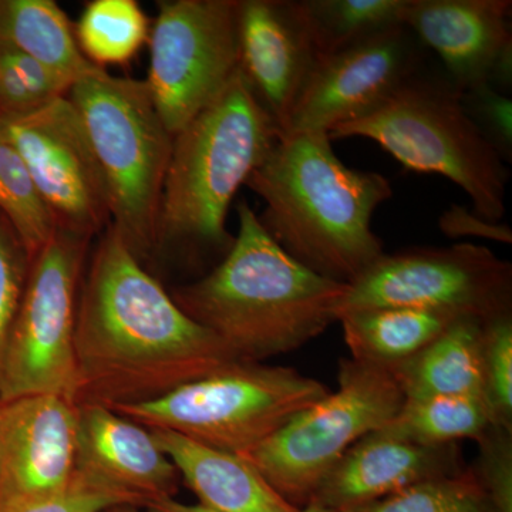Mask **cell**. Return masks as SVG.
Wrapping results in <instances>:
<instances>
[{"label": "cell", "instance_id": "6da1fadb", "mask_svg": "<svg viewBox=\"0 0 512 512\" xmlns=\"http://www.w3.org/2000/svg\"><path fill=\"white\" fill-rule=\"evenodd\" d=\"M76 404L153 402L239 360L184 313L111 225L80 286Z\"/></svg>", "mask_w": 512, "mask_h": 512}, {"label": "cell", "instance_id": "7a4b0ae2", "mask_svg": "<svg viewBox=\"0 0 512 512\" xmlns=\"http://www.w3.org/2000/svg\"><path fill=\"white\" fill-rule=\"evenodd\" d=\"M245 185L265 202V231L315 274L350 284L384 254L372 220L392 184L343 164L328 133L279 137Z\"/></svg>", "mask_w": 512, "mask_h": 512}, {"label": "cell", "instance_id": "3957f363", "mask_svg": "<svg viewBox=\"0 0 512 512\" xmlns=\"http://www.w3.org/2000/svg\"><path fill=\"white\" fill-rule=\"evenodd\" d=\"M237 211L238 234L228 254L171 296L239 360L262 362L302 348L338 322L348 284L299 264L248 202H239Z\"/></svg>", "mask_w": 512, "mask_h": 512}, {"label": "cell", "instance_id": "277c9868", "mask_svg": "<svg viewBox=\"0 0 512 512\" xmlns=\"http://www.w3.org/2000/svg\"><path fill=\"white\" fill-rule=\"evenodd\" d=\"M279 137L274 119L238 69L220 97L174 137L158 248L178 245L191 254L217 252L224 258L235 238L225 227L229 207Z\"/></svg>", "mask_w": 512, "mask_h": 512}, {"label": "cell", "instance_id": "5b68a950", "mask_svg": "<svg viewBox=\"0 0 512 512\" xmlns=\"http://www.w3.org/2000/svg\"><path fill=\"white\" fill-rule=\"evenodd\" d=\"M328 136L369 138L406 170L456 184L484 220L504 218L508 165L474 126L461 93L444 74L424 67L372 113L332 128Z\"/></svg>", "mask_w": 512, "mask_h": 512}, {"label": "cell", "instance_id": "8992f818", "mask_svg": "<svg viewBox=\"0 0 512 512\" xmlns=\"http://www.w3.org/2000/svg\"><path fill=\"white\" fill-rule=\"evenodd\" d=\"M67 97L103 174L110 225L141 262L158 249V217L174 137L146 80L111 76L100 67L74 82Z\"/></svg>", "mask_w": 512, "mask_h": 512}, {"label": "cell", "instance_id": "52a82bcc", "mask_svg": "<svg viewBox=\"0 0 512 512\" xmlns=\"http://www.w3.org/2000/svg\"><path fill=\"white\" fill-rule=\"evenodd\" d=\"M329 393L292 367L235 360L161 399L111 410L147 429L245 456Z\"/></svg>", "mask_w": 512, "mask_h": 512}, {"label": "cell", "instance_id": "ba28073f", "mask_svg": "<svg viewBox=\"0 0 512 512\" xmlns=\"http://www.w3.org/2000/svg\"><path fill=\"white\" fill-rule=\"evenodd\" d=\"M339 389L293 416L264 443L241 456L293 507L303 508L350 447L383 429L404 403L392 373L343 359Z\"/></svg>", "mask_w": 512, "mask_h": 512}, {"label": "cell", "instance_id": "9c48e42d", "mask_svg": "<svg viewBox=\"0 0 512 512\" xmlns=\"http://www.w3.org/2000/svg\"><path fill=\"white\" fill-rule=\"evenodd\" d=\"M90 242L57 229L30 262L6 350L0 402L49 394L76 404L74 330Z\"/></svg>", "mask_w": 512, "mask_h": 512}, {"label": "cell", "instance_id": "30bf717a", "mask_svg": "<svg viewBox=\"0 0 512 512\" xmlns=\"http://www.w3.org/2000/svg\"><path fill=\"white\" fill-rule=\"evenodd\" d=\"M379 308L430 309L490 322L512 313V265L467 242L383 254L348 284L338 322Z\"/></svg>", "mask_w": 512, "mask_h": 512}, {"label": "cell", "instance_id": "8fae6325", "mask_svg": "<svg viewBox=\"0 0 512 512\" xmlns=\"http://www.w3.org/2000/svg\"><path fill=\"white\" fill-rule=\"evenodd\" d=\"M238 2L158 3L146 83L173 137L214 103L238 72Z\"/></svg>", "mask_w": 512, "mask_h": 512}, {"label": "cell", "instance_id": "7c38bea8", "mask_svg": "<svg viewBox=\"0 0 512 512\" xmlns=\"http://www.w3.org/2000/svg\"><path fill=\"white\" fill-rule=\"evenodd\" d=\"M57 228L93 239L111 224L109 195L79 114L64 96L19 117H0Z\"/></svg>", "mask_w": 512, "mask_h": 512}, {"label": "cell", "instance_id": "4fadbf2b", "mask_svg": "<svg viewBox=\"0 0 512 512\" xmlns=\"http://www.w3.org/2000/svg\"><path fill=\"white\" fill-rule=\"evenodd\" d=\"M424 49L412 30L396 25L323 56L282 136L329 134L372 113L426 67Z\"/></svg>", "mask_w": 512, "mask_h": 512}, {"label": "cell", "instance_id": "5bb4252c", "mask_svg": "<svg viewBox=\"0 0 512 512\" xmlns=\"http://www.w3.org/2000/svg\"><path fill=\"white\" fill-rule=\"evenodd\" d=\"M79 407L49 394L0 402V507L60 493L76 470Z\"/></svg>", "mask_w": 512, "mask_h": 512}, {"label": "cell", "instance_id": "9a60e30c", "mask_svg": "<svg viewBox=\"0 0 512 512\" xmlns=\"http://www.w3.org/2000/svg\"><path fill=\"white\" fill-rule=\"evenodd\" d=\"M239 69L285 133L293 107L322 59L303 0H239Z\"/></svg>", "mask_w": 512, "mask_h": 512}, {"label": "cell", "instance_id": "2e32d148", "mask_svg": "<svg viewBox=\"0 0 512 512\" xmlns=\"http://www.w3.org/2000/svg\"><path fill=\"white\" fill-rule=\"evenodd\" d=\"M463 468L457 444L421 446L377 430L346 451L320 481L309 504L346 512Z\"/></svg>", "mask_w": 512, "mask_h": 512}, {"label": "cell", "instance_id": "e0dca14e", "mask_svg": "<svg viewBox=\"0 0 512 512\" xmlns=\"http://www.w3.org/2000/svg\"><path fill=\"white\" fill-rule=\"evenodd\" d=\"M77 407L74 474L134 495L143 507L174 498L180 488V474L147 427L100 404Z\"/></svg>", "mask_w": 512, "mask_h": 512}, {"label": "cell", "instance_id": "ac0fdd59", "mask_svg": "<svg viewBox=\"0 0 512 512\" xmlns=\"http://www.w3.org/2000/svg\"><path fill=\"white\" fill-rule=\"evenodd\" d=\"M511 0H409L403 25L440 57L460 93L487 84L491 67L512 45Z\"/></svg>", "mask_w": 512, "mask_h": 512}, {"label": "cell", "instance_id": "d6986e66", "mask_svg": "<svg viewBox=\"0 0 512 512\" xmlns=\"http://www.w3.org/2000/svg\"><path fill=\"white\" fill-rule=\"evenodd\" d=\"M150 430V429H148ZM157 446L197 495L214 512H293L298 508L276 493L245 458L205 446L170 430H150Z\"/></svg>", "mask_w": 512, "mask_h": 512}, {"label": "cell", "instance_id": "ffe728a7", "mask_svg": "<svg viewBox=\"0 0 512 512\" xmlns=\"http://www.w3.org/2000/svg\"><path fill=\"white\" fill-rule=\"evenodd\" d=\"M485 325V320L470 316L458 318L426 348L387 369L399 384L404 399L464 396L487 402L483 360Z\"/></svg>", "mask_w": 512, "mask_h": 512}, {"label": "cell", "instance_id": "44dd1931", "mask_svg": "<svg viewBox=\"0 0 512 512\" xmlns=\"http://www.w3.org/2000/svg\"><path fill=\"white\" fill-rule=\"evenodd\" d=\"M458 318L416 308H379L342 316L343 338L352 359L392 369L419 353Z\"/></svg>", "mask_w": 512, "mask_h": 512}, {"label": "cell", "instance_id": "7402d4cb", "mask_svg": "<svg viewBox=\"0 0 512 512\" xmlns=\"http://www.w3.org/2000/svg\"><path fill=\"white\" fill-rule=\"evenodd\" d=\"M0 45L72 83L100 69L83 55L66 13L53 0H0Z\"/></svg>", "mask_w": 512, "mask_h": 512}, {"label": "cell", "instance_id": "603a6c76", "mask_svg": "<svg viewBox=\"0 0 512 512\" xmlns=\"http://www.w3.org/2000/svg\"><path fill=\"white\" fill-rule=\"evenodd\" d=\"M493 426L494 414L485 400L433 396L404 399L396 416L380 430L421 446H447L464 439L477 441Z\"/></svg>", "mask_w": 512, "mask_h": 512}, {"label": "cell", "instance_id": "cb8c5ba5", "mask_svg": "<svg viewBox=\"0 0 512 512\" xmlns=\"http://www.w3.org/2000/svg\"><path fill=\"white\" fill-rule=\"evenodd\" d=\"M148 20L136 0H93L77 25V45L96 66L123 64L147 42Z\"/></svg>", "mask_w": 512, "mask_h": 512}, {"label": "cell", "instance_id": "d4e9b609", "mask_svg": "<svg viewBox=\"0 0 512 512\" xmlns=\"http://www.w3.org/2000/svg\"><path fill=\"white\" fill-rule=\"evenodd\" d=\"M303 3L323 57L384 29L403 25L409 0H303Z\"/></svg>", "mask_w": 512, "mask_h": 512}, {"label": "cell", "instance_id": "484cf974", "mask_svg": "<svg viewBox=\"0 0 512 512\" xmlns=\"http://www.w3.org/2000/svg\"><path fill=\"white\" fill-rule=\"evenodd\" d=\"M0 215L18 235L30 262L59 229L28 167L3 138H0Z\"/></svg>", "mask_w": 512, "mask_h": 512}, {"label": "cell", "instance_id": "4316f807", "mask_svg": "<svg viewBox=\"0 0 512 512\" xmlns=\"http://www.w3.org/2000/svg\"><path fill=\"white\" fill-rule=\"evenodd\" d=\"M346 512H494L474 467L410 485Z\"/></svg>", "mask_w": 512, "mask_h": 512}, {"label": "cell", "instance_id": "83f0119b", "mask_svg": "<svg viewBox=\"0 0 512 512\" xmlns=\"http://www.w3.org/2000/svg\"><path fill=\"white\" fill-rule=\"evenodd\" d=\"M72 86V82L25 53L0 45V117L32 113L67 96Z\"/></svg>", "mask_w": 512, "mask_h": 512}, {"label": "cell", "instance_id": "f1b7e54d", "mask_svg": "<svg viewBox=\"0 0 512 512\" xmlns=\"http://www.w3.org/2000/svg\"><path fill=\"white\" fill-rule=\"evenodd\" d=\"M483 360L485 397L495 424L512 430V313L485 325Z\"/></svg>", "mask_w": 512, "mask_h": 512}, {"label": "cell", "instance_id": "f546056e", "mask_svg": "<svg viewBox=\"0 0 512 512\" xmlns=\"http://www.w3.org/2000/svg\"><path fill=\"white\" fill-rule=\"evenodd\" d=\"M30 258L8 221L0 215V384L13 322L18 313Z\"/></svg>", "mask_w": 512, "mask_h": 512}, {"label": "cell", "instance_id": "4dcf8cb0", "mask_svg": "<svg viewBox=\"0 0 512 512\" xmlns=\"http://www.w3.org/2000/svg\"><path fill=\"white\" fill-rule=\"evenodd\" d=\"M119 505L143 507L134 495L123 493L74 474L72 483L60 493L36 500L2 505L0 512H101Z\"/></svg>", "mask_w": 512, "mask_h": 512}, {"label": "cell", "instance_id": "1f68e13d", "mask_svg": "<svg viewBox=\"0 0 512 512\" xmlns=\"http://www.w3.org/2000/svg\"><path fill=\"white\" fill-rule=\"evenodd\" d=\"M461 103L485 140L505 164L512 163V100L488 84L461 93Z\"/></svg>", "mask_w": 512, "mask_h": 512}, {"label": "cell", "instance_id": "d6a6232c", "mask_svg": "<svg viewBox=\"0 0 512 512\" xmlns=\"http://www.w3.org/2000/svg\"><path fill=\"white\" fill-rule=\"evenodd\" d=\"M512 430L493 426L481 439L474 470L487 491L494 512H512Z\"/></svg>", "mask_w": 512, "mask_h": 512}, {"label": "cell", "instance_id": "836d02e7", "mask_svg": "<svg viewBox=\"0 0 512 512\" xmlns=\"http://www.w3.org/2000/svg\"><path fill=\"white\" fill-rule=\"evenodd\" d=\"M439 228L448 238H481L512 244V229L504 222L484 220L476 212L461 205H451L439 218Z\"/></svg>", "mask_w": 512, "mask_h": 512}, {"label": "cell", "instance_id": "e575fe53", "mask_svg": "<svg viewBox=\"0 0 512 512\" xmlns=\"http://www.w3.org/2000/svg\"><path fill=\"white\" fill-rule=\"evenodd\" d=\"M148 510L151 512H214L201 507V505H190L180 503L175 498H165V500L154 501V503L147 505ZM293 512H333L326 510V508L319 507V505L308 504L303 508Z\"/></svg>", "mask_w": 512, "mask_h": 512}, {"label": "cell", "instance_id": "d590c367", "mask_svg": "<svg viewBox=\"0 0 512 512\" xmlns=\"http://www.w3.org/2000/svg\"><path fill=\"white\" fill-rule=\"evenodd\" d=\"M101 512H140L137 507H131V505H119V507L107 508V510Z\"/></svg>", "mask_w": 512, "mask_h": 512}]
</instances>
